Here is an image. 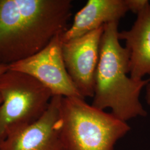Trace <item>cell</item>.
Listing matches in <instances>:
<instances>
[{"label": "cell", "instance_id": "1", "mask_svg": "<svg viewBox=\"0 0 150 150\" xmlns=\"http://www.w3.org/2000/svg\"><path fill=\"white\" fill-rule=\"evenodd\" d=\"M70 0H0V64L26 59L67 29Z\"/></svg>", "mask_w": 150, "mask_h": 150}, {"label": "cell", "instance_id": "2", "mask_svg": "<svg viewBox=\"0 0 150 150\" xmlns=\"http://www.w3.org/2000/svg\"><path fill=\"white\" fill-rule=\"evenodd\" d=\"M118 24L112 22L104 25L92 105L103 111L111 108L113 115L126 122L146 116L139 95L150 83V78L137 81L128 76L129 54L119 42Z\"/></svg>", "mask_w": 150, "mask_h": 150}, {"label": "cell", "instance_id": "3", "mask_svg": "<svg viewBox=\"0 0 150 150\" xmlns=\"http://www.w3.org/2000/svg\"><path fill=\"white\" fill-rule=\"evenodd\" d=\"M59 129L64 150H113L130 127L85 99L62 97Z\"/></svg>", "mask_w": 150, "mask_h": 150}, {"label": "cell", "instance_id": "4", "mask_svg": "<svg viewBox=\"0 0 150 150\" xmlns=\"http://www.w3.org/2000/svg\"><path fill=\"white\" fill-rule=\"evenodd\" d=\"M0 142L41 118L53 96L33 77L10 69L0 76Z\"/></svg>", "mask_w": 150, "mask_h": 150}, {"label": "cell", "instance_id": "5", "mask_svg": "<svg viewBox=\"0 0 150 150\" xmlns=\"http://www.w3.org/2000/svg\"><path fill=\"white\" fill-rule=\"evenodd\" d=\"M61 34L38 53L10 64V69L33 77L47 87L53 96L85 99L76 88L66 70L62 52Z\"/></svg>", "mask_w": 150, "mask_h": 150}, {"label": "cell", "instance_id": "6", "mask_svg": "<svg viewBox=\"0 0 150 150\" xmlns=\"http://www.w3.org/2000/svg\"><path fill=\"white\" fill-rule=\"evenodd\" d=\"M104 26L80 38L62 43L67 71L84 98L94 96L95 75Z\"/></svg>", "mask_w": 150, "mask_h": 150}, {"label": "cell", "instance_id": "7", "mask_svg": "<svg viewBox=\"0 0 150 150\" xmlns=\"http://www.w3.org/2000/svg\"><path fill=\"white\" fill-rule=\"evenodd\" d=\"M61 97L53 96L41 117L0 142V150H64L59 129Z\"/></svg>", "mask_w": 150, "mask_h": 150}, {"label": "cell", "instance_id": "8", "mask_svg": "<svg viewBox=\"0 0 150 150\" xmlns=\"http://www.w3.org/2000/svg\"><path fill=\"white\" fill-rule=\"evenodd\" d=\"M146 0H88L75 16L72 26L61 34L62 42L80 38L112 23L118 22L127 12L137 13Z\"/></svg>", "mask_w": 150, "mask_h": 150}, {"label": "cell", "instance_id": "9", "mask_svg": "<svg viewBox=\"0 0 150 150\" xmlns=\"http://www.w3.org/2000/svg\"><path fill=\"white\" fill-rule=\"evenodd\" d=\"M134 25L128 31L119 32V40H125L129 51V74L134 80L150 75V4L149 2L137 13Z\"/></svg>", "mask_w": 150, "mask_h": 150}, {"label": "cell", "instance_id": "10", "mask_svg": "<svg viewBox=\"0 0 150 150\" xmlns=\"http://www.w3.org/2000/svg\"><path fill=\"white\" fill-rule=\"evenodd\" d=\"M146 99L147 103L150 105V82L146 86Z\"/></svg>", "mask_w": 150, "mask_h": 150}, {"label": "cell", "instance_id": "11", "mask_svg": "<svg viewBox=\"0 0 150 150\" xmlns=\"http://www.w3.org/2000/svg\"><path fill=\"white\" fill-rule=\"evenodd\" d=\"M10 66L7 64H0V76L9 70Z\"/></svg>", "mask_w": 150, "mask_h": 150}, {"label": "cell", "instance_id": "12", "mask_svg": "<svg viewBox=\"0 0 150 150\" xmlns=\"http://www.w3.org/2000/svg\"><path fill=\"white\" fill-rule=\"evenodd\" d=\"M3 102V99H2V97L0 95V105H1V103Z\"/></svg>", "mask_w": 150, "mask_h": 150}]
</instances>
